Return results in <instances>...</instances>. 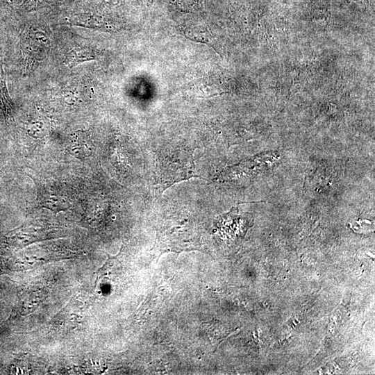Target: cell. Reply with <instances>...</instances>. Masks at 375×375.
<instances>
[{
	"instance_id": "1",
	"label": "cell",
	"mask_w": 375,
	"mask_h": 375,
	"mask_svg": "<svg viewBox=\"0 0 375 375\" xmlns=\"http://www.w3.org/2000/svg\"><path fill=\"white\" fill-rule=\"evenodd\" d=\"M160 169L158 183L163 185L164 190L176 182L199 177L195 174L192 158L183 151L173 153L170 159L165 160Z\"/></svg>"
},
{
	"instance_id": "2",
	"label": "cell",
	"mask_w": 375,
	"mask_h": 375,
	"mask_svg": "<svg viewBox=\"0 0 375 375\" xmlns=\"http://www.w3.org/2000/svg\"><path fill=\"white\" fill-rule=\"evenodd\" d=\"M94 146L86 133L79 132L73 137L69 147V153L75 158L85 159L92 155Z\"/></svg>"
},
{
	"instance_id": "3",
	"label": "cell",
	"mask_w": 375,
	"mask_h": 375,
	"mask_svg": "<svg viewBox=\"0 0 375 375\" xmlns=\"http://www.w3.org/2000/svg\"><path fill=\"white\" fill-rule=\"evenodd\" d=\"M94 59V56L92 51L87 47H75L66 54L65 63L68 67L72 68L82 62Z\"/></svg>"
},
{
	"instance_id": "4",
	"label": "cell",
	"mask_w": 375,
	"mask_h": 375,
	"mask_svg": "<svg viewBox=\"0 0 375 375\" xmlns=\"http://www.w3.org/2000/svg\"><path fill=\"white\" fill-rule=\"evenodd\" d=\"M0 106L5 115L8 114L12 110L10 97L6 85V74L3 69V63L0 56Z\"/></svg>"
},
{
	"instance_id": "5",
	"label": "cell",
	"mask_w": 375,
	"mask_h": 375,
	"mask_svg": "<svg viewBox=\"0 0 375 375\" xmlns=\"http://www.w3.org/2000/svg\"><path fill=\"white\" fill-rule=\"evenodd\" d=\"M7 1H9V2H13L15 0H6Z\"/></svg>"
}]
</instances>
